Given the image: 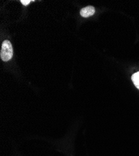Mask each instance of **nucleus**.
<instances>
[{
  "label": "nucleus",
  "instance_id": "2",
  "mask_svg": "<svg viewBox=\"0 0 139 156\" xmlns=\"http://www.w3.org/2000/svg\"><path fill=\"white\" fill-rule=\"evenodd\" d=\"M95 8L92 6H88L85 8H83L80 11V14L81 16L84 18L90 17L95 14Z\"/></svg>",
  "mask_w": 139,
  "mask_h": 156
},
{
  "label": "nucleus",
  "instance_id": "3",
  "mask_svg": "<svg viewBox=\"0 0 139 156\" xmlns=\"http://www.w3.org/2000/svg\"><path fill=\"white\" fill-rule=\"evenodd\" d=\"M132 80L135 87L139 89V72H137L132 76Z\"/></svg>",
  "mask_w": 139,
  "mask_h": 156
},
{
  "label": "nucleus",
  "instance_id": "4",
  "mask_svg": "<svg viewBox=\"0 0 139 156\" xmlns=\"http://www.w3.org/2000/svg\"><path fill=\"white\" fill-rule=\"evenodd\" d=\"M31 1L30 0H21L20 2L24 5V6H27L28 5H29Z\"/></svg>",
  "mask_w": 139,
  "mask_h": 156
},
{
  "label": "nucleus",
  "instance_id": "1",
  "mask_svg": "<svg viewBox=\"0 0 139 156\" xmlns=\"http://www.w3.org/2000/svg\"><path fill=\"white\" fill-rule=\"evenodd\" d=\"M12 55H13V49L11 43L8 40L4 41L2 43L1 53H0L1 59L5 62H7L12 58Z\"/></svg>",
  "mask_w": 139,
  "mask_h": 156
}]
</instances>
